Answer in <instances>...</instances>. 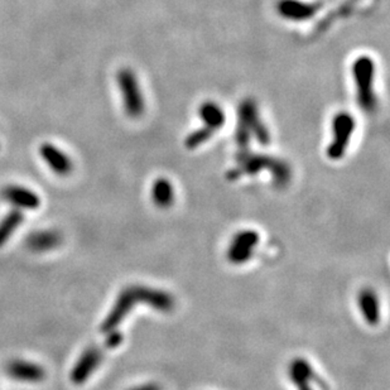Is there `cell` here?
I'll return each mask as SVG.
<instances>
[{
  "instance_id": "1",
  "label": "cell",
  "mask_w": 390,
  "mask_h": 390,
  "mask_svg": "<svg viewBox=\"0 0 390 390\" xmlns=\"http://www.w3.org/2000/svg\"><path fill=\"white\" fill-rule=\"evenodd\" d=\"M136 303L148 304L160 312H171L175 308V298L169 293L143 286H132L125 288L117 298L110 313L101 325V332L108 334L114 331Z\"/></svg>"
},
{
  "instance_id": "2",
  "label": "cell",
  "mask_w": 390,
  "mask_h": 390,
  "mask_svg": "<svg viewBox=\"0 0 390 390\" xmlns=\"http://www.w3.org/2000/svg\"><path fill=\"white\" fill-rule=\"evenodd\" d=\"M238 167L231 169L228 173V178L236 180L241 175H253L259 173L262 169L267 168L271 171L273 180L277 186H284L291 180V169L283 160H278L273 157L262 156V154H250L249 151L239 154Z\"/></svg>"
},
{
  "instance_id": "3",
  "label": "cell",
  "mask_w": 390,
  "mask_h": 390,
  "mask_svg": "<svg viewBox=\"0 0 390 390\" xmlns=\"http://www.w3.org/2000/svg\"><path fill=\"white\" fill-rule=\"evenodd\" d=\"M252 136L263 145L271 143V136L260 120L256 103L254 100L247 99L240 103L239 108V124L236 129V143L241 151L239 153L247 151Z\"/></svg>"
},
{
  "instance_id": "4",
  "label": "cell",
  "mask_w": 390,
  "mask_h": 390,
  "mask_svg": "<svg viewBox=\"0 0 390 390\" xmlns=\"http://www.w3.org/2000/svg\"><path fill=\"white\" fill-rule=\"evenodd\" d=\"M358 103L364 112H374L378 106L375 95V64L369 56H360L352 64Z\"/></svg>"
},
{
  "instance_id": "5",
  "label": "cell",
  "mask_w": 390,
  "mask_h": 390,
  "mask_svg": "<svg viewBox=\"0 0 390 390\" xmlns=\"http://www.w3.org/2000/svg\"><path fill=\"white\" fill-rule=\"evenodd\" d=\"M117 81L123 99L124 112L133 119L141 118L145 112V103L136 73L130 69H123L118 72Z\"/></svg>"
},
{
  "instance_id": "6",
  "label": "cell",
  "mask_w": 390,
  "mask_h": 390,
  "mask_svg": "<svg viewBox=\"0 0 390 390\" xmlns=\"http://www.w3.org/2000/svg\"><path fill=\"white\" fill-rule=\"evenodd\" d=\"M356 121L350 112H337L332 120V142L327 147V157L330 160L343 158L355 132Z\"/></svg>"
},
{
  "instance_id": "7",
  "label": "cell",
  "mask_w": 390,
  "mask_h": 390,
  "mask_svg": "<svg viewBox=\"0 0 390 390\" xmlns=\"http://www.w3.org/2000/svg\"><path fill=\"white\" fill-rule=\"evenodd\" d=\"M319 3H308L303 0H279L277 12L283 19L292 22H304L317 14Z\"/></svg>"
},
{
  "instance_id": "8",
  "label": "cell",
  "mask_w": 390,
  "mask_h": 390,
  "mask_svg": "<svg viewBox=\"0 0 390 390\" xmlns=\"http://www.w3.org/2000/svg\"><path fill=\"white\" fill-rule=\"evenodd\" d=\"M103 358V349L91 346L81 355L79 361L72 369L71 380L76 385H81L88 380L99 365L101 364Z\"/></svg>"
},
{
  "instance_id": "9",
  "label": "cell",
  "mask_w": 390,
  "mask_h": 390,
  "mask_svg": "<svg viewBox=\"0 0 390 390\" xmlns=\"http://www.w3.org/2000/svg\"><path fill=\"white\" fill-rule=\"evenodd\" d=\"M258 243L259 236L255 231L245 230L236 234L228 252L229 260L232 264L245 263L252 258Z\"/></svg>"
},
{
  "instance_id": "10",
  "label": "cell",
  "mask_w": 390,
  "mask_h": 390,
  "mask_svg": "<svg viewBox=\"0 0 390 390\" xmlns=\"http://www.w3.org/2000/svg\"><path fill=\"white\" fill-rule=\"evenodd\" d=\"M40 157L56 175H69L73 169L70 156L52 143H43L40 148Z\"/></svg>"
},
{
  "instance_id": "11",
  "label": "cell",
  "mask_w": 390,
  "mask_h": 390,
  "mask_svg": "<svg viewBox=\"0 0 390 390\" xmlns=\"http://www.w3.org/2000/svg\"><path fill=\"white\" fill-rule=\"evenodd\" d=\"M0 195L4 201H7L18 208L34 210L40 205V196L36 192H33L29 188H25L23 186L10 184V186L4 187L0 192Z\"/></svg>"
},
{
  "instance_id": "12",
  "label": "cell",
  "mask_w": 390,
  "mask_h": 390,
  "mask_svg": "<svg viewBox=\"0 0 390 390\" xmlns=\"http://www.w3.org/2000/svg\"><path fill=\"white\" fill-rule=\"evenodd\" d=\"M5 373L14 380L23 382H40L45 379V369L25 360H12L5 367Z\"/></svg>"
},
{
  "instance_id": "13",
  "label": "cell",
  "mask_w": 390,
  "mask_h": 390,
  "mask_svg": "<svg viewBox=\"0 0 390 390\" xmlns=\"http://www.w3.org/2000/svg\"><path fill=\"white\" fill-rule=\"evenodd\" d=\"M62 243V235L56 230L36 231L27 238V247L34 253H45L58 247Z\"/></svg>"
},
{
  "instance_id": "14",
  "label": "cell",
  "mask_w": 390,
  "mask_h": 390,
  "mask_svg": "<svg viewBox=\"0 0 390 390\" xmlns=\"http://www.w3.org/2000/svg\"><path fill=\"white\" fill-rule=\"evenodd\" d=\"M358 307L364 319L369 325L375 326L380 319V310H379V301L378 297L371 289H364L358 295Z\"/></svg>"
},
{
  "instance_id": "15",
  "label": "cell",
  "mask_w": 390,
  "mask_h": 390,
  "mask_svg": "<svg viewBox=\"0 0 390 390\" xmlns=\"http://www.w3.org/2000/svg\"><path fill=\"white\" fill-rule=\"evenodd\" d=\"M199 117L204 121L205 127L212 130L214 133L220 130V127H223V124H225V119H226L223 108L214 101H207V103L201 105Z\"/></svg>"
},
{
  "instance_id": "16",
  "label": "cell",
  "mask_w": 390,
  "mask_h": 390,
  "mask_svg": "<svg viewBox=\"0 0 390 390\" xmlns=\"http://www.w3.org/2000/svg\"><path fill=\"white\" fill-rule=\"evenodd\" d=\"M289 374L298 390H312L310 387V379L315 376L310 364L303 358H295L291 365Z\"/></svg>"
},
{
  "instance_id": "17",
  "label": "cell",
  "mask_w": 390,
  "mask_h": 390,
  "mask_svg": "<svg viewBox=\"0 0 390 390\" xmlns=\"http://www.w3.org/2000/svg\"><path fill=\"white\" fill-rule=\"evenodd\" d=\"M151 197L157 206L169 207L175 201L173 186L166 178H158L151 188Z\"/></svg>"
},
{
  "instance_id": "18",
  "label": "cell",
  "mask_w": 390,
  "mask_h": 390,
  "mask_svg": "<svg viewBox=\"0 0 390 390\" xmlns=\"http://www.w3.org/2000/svg\"><path fill=\"white\" fill-rule=\"evenodd\" d=\"M24 216L19 210L10 211L0 223V247L4 245L13 232L23 223Z\"/></svg>"
},
{
  "instance_id": "19",
  "label": "cell",
  "mask_w": 390,
  "mask_h": 390,
  "mask_svg": "<svg viewBox=\"0 0 390 390\" xmlns=\"http://www.w3.org/2000/svg\"><path fill=\"white\" fill-rule=\"evenodd\" d=\"M214 134H215V133H214L212 130H210L208 127H201L199 130L193 132L190 136H187V138H186V143L184 144H186V147H187L188 149H195V148H197L199 145L206 143L207 141H210Z\"/></svg>"
},
{
  "instance_id": "20",
  "label": "cell",
  "mask_w": 390,
  "mask_h": 390,
  "mask_svg": "<svg viewBox=\"0 0 390 390\" xmlns=\"http://www.w3.org/2000/svg\"><path fill=\"white\" fill-rule=\"evenodd\" d=\"M123 343V334L119 331H110L108 332V339L105 343V349H115L120 343Z\"/></svg>"
},
{
  "instance_id": "21",
  "label": "cell",
  "mask_w": 390,
  "mask_h": 390,
  "mask_svg": "<svg viewBox=\"0 0 390 390\" xmlns=\"http://www.w3.org/2000/svg\"><path fill=\"white\" fill-rule=\"evenodd\" d=\"M130 390H162L160 385L157 384H144V385H139L136 388H132Z\"/></svg>"
}]
</instances>
